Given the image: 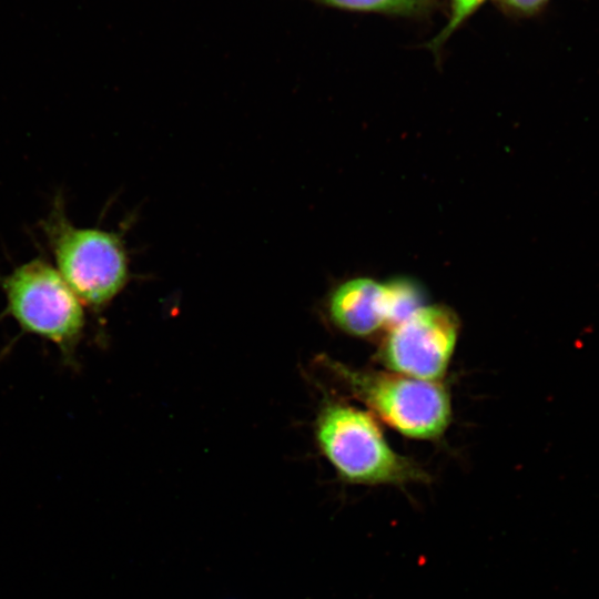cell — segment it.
Listing matches in <instances>:
<instances>
[{
  "label": "cell",
  "instance_id": "6da1fadb",
  "mask_svg": "<svg viewBox=\"0 0 599 599\" xmlns=\"http://www.w3.org/2000/svg\"><path fill=\"white\" fill-rule=\"evenodd\" d=\"M52 264L83 306L99 309L123 288L129 276L122 237L115 232L75 225L58 192L39 223Z\"/></svg>",
  "mask_w": 599,
  "mask_h": 599
},
{
  "label": "cell",
  "instance_id": "52a82bcc",
  "mask_svg": "<svg viewBox=\"0 0 599 599\" xmlns=\"http://www.w3.org/2000/svg\"><path fill=\"white\" fill-rule=\"evenodd\" d=\"M318 3L357 12L419 17L429 13L436 0H314Z\"/></svg>",
  "mask_w": 599,
  "mask_h": 599
},
{
  "label": "cell",
  "instance_id": "9c48e42d",
  "mask_svg": "<svg viewBox=\"0 0 599 599\" xmlns=\"http://www.w3.org/2000/svg\"><path fill=\"white\" fill-rule=\"evenodd\" d=\"M550 0H497L505 12L518 17L529 18L545 10Z\"/></svg>",
  "mask_w": 599,
  "mask_h": 599
},
{
  "label": "cell",
  "instance_id": "277c9868",
  "mask_svg": "<svg viewBox=\"0 0 599 599\" xmlns=\"http://www.w3.org/2000/svg\"><path fill=\"white\" fill-rule=\"evenodd\" d=\"M323 362L351 395L400 434L434 439L447 428L450 398L440 383L395 372L353 369L331 358Z\"/></svg>",
  "mask_w": 599,
  "mask_h": 599
},
{
  "label": "cell",
  "instance_id": "3957f363",
  "mask_svg": "<svg viewBox=\"0 0 599 599\" xmlns=\"http://www.w3.org/2000/svg\"><path fill=\"white\" fill-rule=\"evenodd\" d=\"M315 430L321 450L347 483L403 485L429 479L418 464L394 451L373 416L357 407L326 404Z\"/></svg>",
  "mask_w": 599,
  "mask_h": 599
},
{
  "label": "cell",
  "instance_id": "7a4b0ae2",
  "mask_svg": "<svg viewBox=\"0 0 599 599\" xmlns=\"http://www.w3.org/2000/svg\"><path fill=\"white\" fill-rule=\"evenodd\" d=\"M0 290L6 300L0 317L53 344L71 365L84 329V306L53 264L42 256L26 261L0 275Z\"/></svg>",
  "mask_w": 599,
  "mask_h": 599
},
{
  "label": "cell",
  "instance_id": "5b68a950",
  "mask_svg": "<svg viewBox=\"0 0 599 599\" xmlns=\"http://www.w3.org/2000/svg\"><path fill=\"white\" fill-rule=\"evenodd\" d=\"M458 331V317L450 308L420 305L388 328L380 361L392 372L438 382L447 369Z\"/></svg>",
  "mask_w": 599,
  "mask_h": 599
},
{
  "label": "cell",
  "instance_id": "ba28073f",
  "mask_svg": "<svg viewBox=\"0 0 599 599\" xmlns=\"http://www.w3.org/2000/svg\"><path fill=\"white\" fill-rule=\"evenodd\" d=\"M486 0H449V14L445 27L435 35L426 48L438 54L450 35L470 18Z\"/></svg>",
  "mask_w": 599,
  "mask_h": 599
},
{
  "label": "cell",
  "instance_id": "8992f818",
  "mask_svg": "<svg viewBox=\"0 0 599 599\" xmlns=\"http://www.w3.org/2000/svg\"><path fill=\"white\" fill-rule=\"evenodd\" d=\"M422 293L408 280L377 282L359 277L334 290L328 312L334 324L354 336L390 328L422 305Z\"/></svg>",
  "mask_w": 599,
  "mask_h": 599
}]
</instances>
